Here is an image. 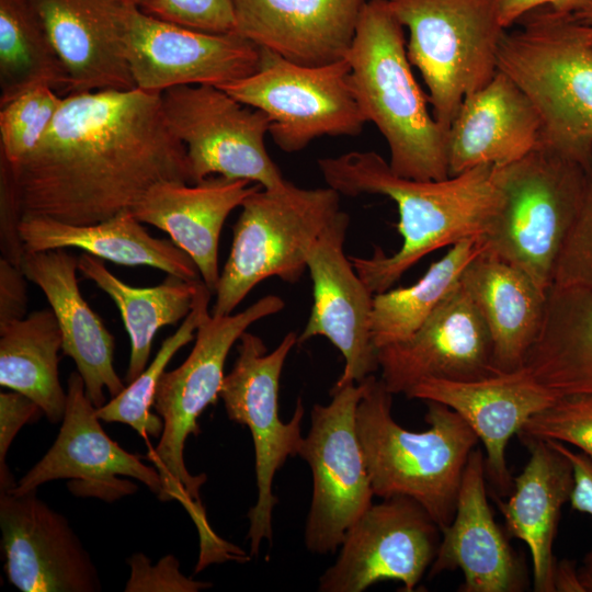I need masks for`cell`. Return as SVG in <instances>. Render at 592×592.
Listing matches in <instances>:
<instances>
[{"label":"cell","instance_id":"836d02e7","mask_svg":"<svg viewBox=\"0 0 592 592\" xmlns=\"http://www.w3.org/2000/svg\"><path fill=\"white\" fill-rule=\"evenodd\" d=\"M481 249L480 239L462 240L432 263L414 284L375 294L372 311L375 348L378 350L413 334L459 283L464 269Z\"/></svg>","mask_w":592,"mask_h":592},{"label":"cell","instance_id":"9a60e30c","mask_svg":"<svg viewBox=\"0 0 592 592\" xmlns=\"http://www.w3.org/2000/svg\"><path fill=\"white\" fill-rule=\"evenodd\" d=\"M96 409L86 394L80 374L71 373L55 442L10 492L22 494L56 479H71L68 488L73 494L113 502L136 492L135 483L118 478L126 476L145 483L161 499L158 470L113 441L101 426Z\"/></svg>","mask_w":592,"mask_h":592},{"label":"cell","instance_id":"ac0fdd59","mask_svg":"<svg viewBox=\"0 0 592 592\" xmlns=\"http://www.w3.org/2000/svg\"><path fill=\"white\" fill-rule=\"evenodd\" d=\"M380 380L406 395L426 379L468 382L500 372L489 330L459 283L409 338L378 349Z\"/></svg>","mask_w":592,"mask_h":592},{"label":"cell","instance_id":"e0dca14e","mask_svg":"<svg viewBox=\"0 0 592 592\" xmlns=\"http://www.w3.org/2000/svg\"><path fill=\"white\" fill-rule=\"evenodd\" d=\"M350 224L342 209L323 229L307 259L312 282V306L298 343L327 338L342 354L344 368L334 385L361 383L379 369L372 339L374 294L344 253Z\"/></svg>","mask_w":592,"mask_h":592},{"label":"cell","instance_id":"6da1fadb","mask_svg":"<svg viewBox=\"0 0 592 592\" xmlns=\"http://www.w3.org/2000/svg\"><path fill=\"white\" fill-rule=\"evenodd\" d=\"M10 170L21 219L75 226L133 212L158 183L194 184L161 93L138 88L62 96L37 147Z\"/></svg>","mask_w":592,"mask_h":592},{"label":"cell","instance_id":"bcb514c9","mask_svg":"<svg viewBox=\"0 0 592 592\" xmlns=\"http://www.w3.org/2000/svg\"><path fill=\"white\" fill-rule=\"evenodd\" d=\"M555 591L560 592H587L580 571L577 570L576 563L570 560L557 561L554 574Z\"/></svg>","mask_w":592,"mask_h":592},{"label":"cell","instance_id":"d590c367","mask_svg":"<svg viewBox=\"0 0 592 592\" xmlns=\"http://www.w3.org/2000/svg\"><path fill=\"white\" fill-rule=\"evenodd\" d=\"M62 95L48 86L34 87L0 106V155L16 164L48 130Z\"/></svg>","mask_w":592,"mask_h":592},{"label":"cell","instance_id":"d4e9b609","mask_svg":"<svg viewBox=\"0 0 592 592\" xmlns=\"http://www.w3.org/2000/svg\"><path fill=\"white\" fill-rule=\"evenodd\" d=\"M20 267L45 294L62 334L64 354L76 363L90 401L102 407L104 389L115 397L126 385L114 368V337L79 291L78 259L65 248L25 252Z\"/></svg>","mask_w":592,"mask_h":592},{"label":"cell","instance_id":"7a4b0ae2","mask_svg":"<svg viewBox=\"0 0 592 592\" xmlns=\"http://www.w3.org/2000/svg\"><path fill=\"white\" fill-rule=\"evenodd\" d=\"M318 167L328 186L341 195L379 194L397 205V229L402 238L399 250L388 255L375 247L368 258L349 257L374 295L391 288L431 252L468 238L481 239L503 203L496 166L491 164L439 181L397 175L375 151L319 159Z\"/></svg>","mask_w":592,"mask_h":592},{"label":"cell","instance_id":"5bb4252c","mask_svg":"<svg viewBox=\"0 0 592 592\" xmlns=\"http://www.w3.org/2000/svg\"><path fill=\"white\" fill-rule=\"evenodd\" d=\"M440 532L411 498L373 503L346 532L337 560L319 578L318 591L362 592L391 580L411 592L436 556Z\"/></svg>","mask_w":592,"mask_h":592},{"label":"cell","instance_id":"ee69618b","mask_svg":"<svg viewBox=\"0 0 592 592\" xmlns=\"http://www.w3.org/2000/svg\"><path fill=\"white\" fill-rule=\"evenodd\" d=\"M26 276L20 266L0 259V327L26 315Z\"/></svg>","mask_w":592,"mask_h":592},{"label":"cell","instance_id":"2e32d148","mask_svg":"<svg viewBox=\"0 0 592 592\" xmlns=\"http://www.w3.org/2000/svg\"><path fill=\"white\" fill-rule=\"evenodd\" d=\"M127 58L136 88L161 93L178 86L220 87L254 73L260 48L236 32L205 33L129 13Z\"/></svg>","mask_w":592,"mask_h":592},{"label":"cell","instance_id":"f1b7e54d","mask_svg":"<svg viewBox=\"0 0 592 592\" xmlns=\"http://www.w3.org/2000/svg\"><path fill=\"white\" fill-rule=\"evenodd\" d=\"M19 234L25 252L79 248L123 265H148L186 281L200 278L197 266L172 240L153 238L132 212L75 226L46 217H24Z\"/></svg>","mask_w":592,"mask_h":592},{"label":"cell","instance_id":"cb8c5ba5","mask_svg":"<svg viewBox=\"0 0 592 592\" xmlns=\"http://www.w3.org/2000/svg\"><path fill=\"white\" fill-rule=\"evenodd\" d=\"M542 122L523 89L497 70L480 90L466 96L447 135L449 177L471 168L505 166L537 147Z\"/></svg>","mask_w":592,"mask_h":592},{"label":"cell","instance_id":"7402d4cb","mask_svg":"<svg viewBox=\"0 0 592 592\" xmlns=\"http://www.w3.org/2000/svg\"><path fill=\"white\" fill-rule=\"evenodd\" d=\"M235 32L308 67L346 58L367 0H231Z\"/></svg>","mask_w":592,"mask_h":592},{"label":"cell","instance_id":"f546056e","mask_svg":"<svg viewBox=\"0 0 592 592\" xmlns=\"http://www.w3.org/2000/svg\"><path fill=\"white\" fill-rule=\"evenodd\" d=\"M524 367L557 396H592V291L553 285Z\"/></svg>","mask_w":592,"mask_h":592},{"label":"cell","instance_id":"8fae6325","mask_svg":"<svg viewBox=\"0 0 592 592\" xmlns=\"http://www.w3.org/2000/svg\"><path fill=\"white\" fill-rule=\"evenodd\" d=\"M259 48L254 73L218 88L266 113L269 134L278 148L297 152L316 138L361 134L366 119L350 86L346 58L308 67Z\"/></svg>","mask_w":592,"mask_h":592},{"label":"cell","instance_id":"30bf717a","mask_svg":"<svg viewBox=\"0 0 592 592\" xmlns=\"http://www.w3.org/2000/svg\"><path fill=\"white\" fill-rule=\"evenodd\" d=\"M298 343L294 331L267 353L263 340L248 331L239 338L238 356L225 375L220 398L228 418L248 426L252 435L258 498L248 512L251 557L258 556L263 540L272 543V513L278 499L272 486L277 470L288 457L298 456L305 407L299 397L289 421L280 418V379L291 350Z\"/></svg>","mask_w":592,"mask_h":592},{"label":"cell","instance_id":"8992f818","mask_svg":"<svg viewBox=\"0 0 592 592\" xmlns=\"http://www.w3.org/2000/svg\"><path fill=\"white\" fill-rule=\"evenodd\" d=\"M504 33L498 69L530 96L542 122L538 146L580 163L592 159V25L542 7Z\"/></svg>","mask_w":592,"mask_h":592},{"label":"cell","instance_id":"8d00e7d4","mask_svg":"<svg viewBox=\"0 0 592 592\" xmlns=\"http://www.w3.org/2000/svg\"><path fill=\"white\" fill-rule=\"evenodd\" d=\"M519 434L571 444L592 460V396H560L534 414Z\"/></svg>","mask_w":592,"mask_h":592},{"label":"cell","instance_id":"e575fe53","mask_svg":"<svg viewBox=\"0 0 592 592\" xmlns=\"http://www.w3.org/2000/svg\"><path fill=\"white\" fill-rule=\"evenodd\" d=\"M212 294L203 282L191 312L182 320L180 328L162 342L150 365L127 384L122 392L96 409L101 421L127 424L144 437L148 435L160 437L163 429L162 420L150 411L159 379L178 350L194 339L200 320L208 310Z\"/></svg>","mask_w":592,"mask_h":592},{"label":"cell","instance_id":"1f68e13d","mask_svg":"<svg viewBox=\"0 0 592 592\" xmlns=\"http://www.w3.org/2000/svg\"><path fill=\"white\" fill-rule=\"evenodd\" d=\"M60 350L62 334L52 308L0 327V385L31 398L52 423L62 420L67 401Z\"/></svg>","mask_w":592,"mask_h":592},{"label":"cell","instance_id":"ab89813d","mask_svg":"<svg viewBox=\"0 0 592 592\" xmlns=\"http://www.w3.org/2000/svg\"><path fill=\"white\" fill-rule=\"evenodd\" d=\"M126 562L130 568L126 592H198L212 587L209 582L184 576L179 560L170 554L156 565L141 553L132 555Z\"/></svg>","mask_w":592,"mask_h":592},{"label":"cell","instance_id":"c3c4849f","mask_svg":"<svg viewBox=\"0 0 592 592\" xmlns=\"http://www.w3.org/2000/svg\"><path fill=\"white\" fill-rule=\"evenodd\" d=\"M119 1L126 4L139 8L140 10H144L151 2V0H119Z\"/></svg>","mask_w":592,"mask_h":592},{"label":"cell","instance_id":"277c9868","mask_svg":"<svg viewBox=\"0 0 592 592\" xmlns=\"http://www.w3.org/2000/svg\"><path fill=\"white\" fill-rule=\"evenodd\" d=\"M285 306L276 295H265L238 314L213 316L208 310L196 329L194 346L177 368L159 379L153 408L163 423L155 448L145 455L158 470L162 483L161 501H178L189 513L198 533L200 558L214 560L229 549V542L210 527L200 494L205 474L192 475L184 462L185 442L198 435V419L220 398L224 366L228 353L241 334L257 321L278 314Z\"/></svg>","mask_w":592,"mask_h":592},{"label":"cell","instance_id":"5b68a950","mask_svg":"<svg viewBox=\"0 0 592 592\" xmlns=\"http://www.w3.org/2000/svg\"><path fill=\"white\" fill-rule=\"evenodd\" d=\"M356 408V429L374 496L408 497L421 504L440 530L455 514L468 458L478 437L449 407L426 401L421 432L399 425L391 414L392 394L380 378L363 382Z\"/></svg>","mask_w":592,"mask_h":592},{"label":"cell","instance_id":"4dcf8cb0","mask_svg":"<svg viewBox=\"0 0 592 592\" xmlns=\"http://www.w3.org/2000/svg\"><path fill=\"white\" fill-rule=\"evenodd\" d=\"M78 270L93 281L115 303L130 340V355L125 383L136 379L147 367L157 331L184 320L191 312L202 280L186 281L168 274L153 287H134L117 278L102 259L83 253Z\"/></svg>","mask_w":592,"mask_h":592},{"label":"cell","instance_id":"ffe728a7","mask_svg":"<svg viewBox=\"0 0 592 592\" xmlns=\"http://www.w3.org/2000/svg\"><path fill=\"white\" fill-rule=\"evenodd\" d=\"M406 396L443 403L467 422L483 444L486 474L501 492L513 488L505 458L509 441L559 398L524 366L468 382L426 379Z\"/></svg>","mask_w":592,"mask_h":592},{"label":"cell","instance_id":"7dc6e473","mask_svg":"<svg viewBox=\"0 0 592 592\" xmlns=\"http://www.w3.org/2000/svg\"><path fill=\"white\" fill-rule=\"evenodd\" d=\"M576 14L583 20L584 22L592 25V3L585 7L584 9L576 12Z\"/></svg>","mask_w":592,"mask_h":592},{"label":"cell","instance_id":"ba28073f","mask_svg":"<svg viewBox=\"0 0 592 592\" xmlns=\"http://www.w3.org/2000/svg\"><path fill=\"white\" fill-rule=\"evenodd\" d=\"M340 196L330 186L304 189L288 181L250 194L232 228L230 253L210 314H232L266 278L297 282L307 270L314 243L341 210Z\"/></svg>","mask_w":592,"mask_h":592},{"label":"cell","instance_id":"9c48e42d","mask_svg":"<svg viewBox=\"0 0 592 592\" xmlns=\"http://www.w3.org/2000/svg\"><path fill=\"white\" fill-rule=\"evenodd\" d=\"M409 30L407 55L429 89L432 115L448 129L464 99L498 70L505 29L492 0H387Z\"/></svg>","mask_w":592,"mask_h":592},{"label":"cell","instance_id":"4316f807","mask_svg":"<svg viewBox=\"0 0 592 592\" xmlns=\"http://www.w3.org/2000/svg\"><path fill=\"white\" fill-rule=\"evenodd\" d=\"M521 439L530 458L513 479L508 501H498V505L509 534L530 549L534 590L555 592L554 539L562 506L572 491L573 469L569 459L548 441Z\"/></svg>","mask_w":592,"mask_h":592},{"label":"cell","instance_id":"7bdbcfd3","mask_svg":"<svg viewBox=\"0 0 592 592\" xmlns=\"http://www.w3.org/2000/svg\"><path fill=\"white\" fill-rule=\"evenodd\" d=\"M571 463L573 469V487L570 494V505L573 510L592 515V460L581 453H576L563 443L546 440ZM582 573L592 576V550L583 560Z\"/></svg>","mask_w":592,"mask_h":592},{"label":"cell","instance_id":"52a82bcc","mask_svg":"<svg viewBox=\"0 0 592 592\" xmlns=\"http://www.w3.org/2000/svg\"><path fill=\"white\" fill-rule=\"evenodd\" d=\"M587 171L538 145L520 160L496 167L503 203L480 241L545 294L579 212Z\"/></svg>","mask_w":592,"mask_h":592},{"label":"cell","instance_id":"484cf974","mask_svg":"<svg viewBox=\"0 0 592 592\" xmlns=\"http://www.w3.org/2000/svg\"><path fill=\"white\" fill-rule=\"evenodd\" d=\"M262 187L248 180L208 177L197 183L161 182L133 209L143 224L167 232L187 253L214 294L219 281L218 244L228 215Z\"/></svg>","mask_w":592,"mask_h":592},{"label":"cell","instance_id":"83f0119b","mask_svg":"<svg viewBox=\"0 0 592 592\" xmlns=\"http://www.w3.org/2000/svg\"><path fill=\"white\" fill-rule=\"evenodd\" d=\"M460 284L489 330L497 371L522 368L540 331L547 294L483 244L464 269Z\"/></svg>","mask_w":592,"mask_h":592},{"label":"cell","instance_id":"60d3db41","mask_svg":"<svg viewBox=\"0 0 592 592\" xmlns=\"http://www.w3.org/2000/svg\"><path fill=\"white\" fill-rule=\"evenodd\" d=\"M43 413L27 396L12 390L0 394V491H11L16 482L7 465L8 451L23 425Z\"/></svg>","mask_w":592,"mask_h":592},{"label":"cell","instance_id":"7c38bea8","mask_svg":"<svg viewBox=\"0 0 592 592\" xmlns=\"http://www.w3.org/2000/svg\"><path fill=\"white\" fill-rule=\"evenodd\" d=\"M361 383L334 385L327 405L310 411L298 456L308 464L312 494L304 542L311 554L340 548L346 532L373 504L374 492L356 429Z\"/></svg>","mask_w":592,"mask_h":592},{"label":"cell","instance_id":"b9f144b4","mask_svg":"<svg viewBox=\"0 0 592 592\" xmlns=\"http://www.w3.org/2000/svg\"><path fill=\"white\" fill-rule=\"evenodd\" d=\"M21 214L10 164L0 155V249L1 257L20 266L25 253L19 234Z\"/></svg>","mask_w":592,"mask_h":592},{"label":"cell","instance_id":"d6986e66","mask_svg":"<svg viewBox=\"0 0 592 592\" xmlns=\"http://www.w3.org/2000/svg\"><path fill=\"white\" fill-rule=\"evenodd\" d=\"M4 572L23 592H96L95 565L68 520L38 498L0 491Z\"/></svg>","mask_w":592,"mask_h":592},{"label":"cell","instance_id":"d6a6232c","mask_svg":"<svg viewBox=\"0 0 592 592\" xmlns=\"http://www.w3.org/2000/svg\"><path fill=\"white\" fill-rule=\"evenodd\" d=\"M48 86L68 94L65 67L33 0H0V106Z\"/></svg>","mask_w":592,"mask_h":592},{"label":"cell","instance_id":"603a6c76","mask_svg":"<svg viewBox=\"0 0 592 592\" xmlns=\"http://www.w3.org/2000/svg\"><path fill=\"white\" fill-rule=\"evenodd\" d=\"M486 463L475 448L464 470L452 522L430 567V577L460 570L463 592H516L525 587L524 573L494 521L486 488Z\"/></svg>","mask_w":592,"mask_h":592},{"label":"cell","instance_id":"74e56055","mask_svg":"<svg viewBox=\"0 0 592 592\" xmlns=\"http://www.w3.org/2000/svg\"><path fill=\"white\" fill-rule=\"evenodd\" d=\"M553 285L592 291V159L581 205L557 261Z\"/></svg>","mask_w":592,"mask_h":592},{"label":"cell","instance_id":"4fadbf2b","mask_svg":"<svg viewBox=\"0 0 592 592\" xmlns=\"http://www.w3.org/2000/svg\"><path fill=\"white\" fill-rule=\"evenodd\" d=\"M171 133L185 146L193 183L212 175L274 189L287 180L264 143L271 121L215 86H178L161 92Z\"/></svg>","mask_w":592,"mask_h":592},{"label":"cell","instance_id":"f6af8a7d","mask_svg":"<svg viewBox=\"0 0 592 592\" xmlns=\"http://www.w3.org/2000/svg\"><path fill=\"white\" fill-rule=\"evenodd\" d=\"M501 25L508 30L531 11L549 7L558 12L576 13L592 0H492Z\"/></svg>","mask_w":592,"mask_h":592},{"label":"cell","instance_id":"44dd1931","mask_svg":"<svg viewBox=\"0 0 592 592\" xmlns=\"http://www.w3.org/2000/svg\"><path fill=\"white\" fill-rule=\"evenodd\" d=\"M33 1L67 72L68 94L136 88L127 58L133 5L119 0Z\"/></svg>","mask_w":592,"mask_h":592},{"label":"cell","instance_id":"681fc988","mask_svg":"<svg viewBox=\"0 0 592 592\" xmlns=\"http://www.w3.org/2000/svg\"><path fill=\"white\" fill-rule=\"evenodd\" d=\"M580 574L585 591H592V576L582 573L581 571Z\"/></svg>","mask_w":592,"mask_h":592},{"label":"cell","instance_id":"3957f363","mask_svg":"<svg viewBox=\"0 0 592 592\" xmlns=\"http://www.w3.org/2000/svg\"><path fill=\"white\" fill-rule=\"evenodd\" d=\"M403 26L387 0H367L346 55L350 86L366 119L389 148V167L402 178H449L448 129L429 112V98L411 71Z\"/></svg>","mask_w":592,"mask_h":592},{"label":"cell","instance_id":"f35d334b","mask_svg":"<svg viewBox=\"0 0 592 592\" xmlns=\"http://www.w3.org/2000/svg\"><path fill=\"white\" fill-rule=\"evenodd\" d=\"M144 12L191 30L225 34L235 32L231 0H151Z\"/></svg>","mask_w":592,"mask_h":592}]
</instances>
